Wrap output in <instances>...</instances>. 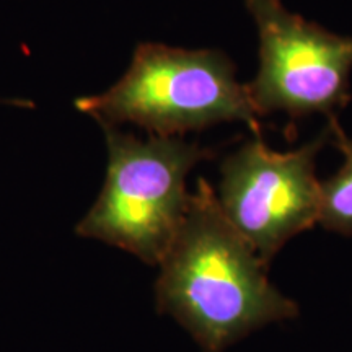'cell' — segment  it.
<instances>
[{
	"label": "cell",
	"instance_id": "cell-1",
	"mask_svg": "<svg viewBox=\"0 0 352 352\" xmlns=\"http://www.w3.org/2000/svg\"><path fill=\"white\" fill-rule=\"evenodd\" d=\"M160 266L158 308L175 316L202 352H223L250 333L298 314L267 280L261 258L228 222L202 178Z\"/></svg>",
	"mask_w": 352,
	"mask_h": 352
},
{
	"label": "cell",
	"instance_id": "cell-2",
	"mask_svg": "<svg viewBox=\"0 0 352 352\" xmlns=\"http://www.w3.org/2000/svg\"><path fill=\"white\" fill-rule=\"evenodd\" d=\"M76 108L101 126L132 122L170 138L228 121L256 129L258 113L248 85L220 51L182 50L140 43L127 72L104 94L76 100Z\"/></svg>",
	"mask_w": 352,
	"mask_h": 352
},
{
	"label": "cell",
	"instance_id": "cell-3",
	"mask_svg": "<svg viewBox=\"0 0 352 352\" xmlns=\"http://www.w3.org/2000/svg\"><path fill=\"white\" fill-rule=\"evenodd\" d=\"M108 171L98 201L77 233L160 264L186 215V176L209 151L179 135L140 140L104 126Z\"/></svg>",
	"mask_w": 352,
	"mask_h": 352
},
{
	"label": "cell",
	"instance_id": "cell-4",
	"mask_svg": "<svg viewBox=\"0 0 352 352\" xmlns=\"http://www.w3.org/2000/svg\"><path fill=\"white\" fill-rule=\"evenodd\" d=\"M259 38V70L248 85L258 116H307L347 104L352 36H341L287 10L280 0H245Z\"/></svg>",
	"mask_w": 352,
	"mask_h": 352
},
{
	"label": "cell",
	"instance_id": "cell-5",
	"mask_svg": "<svg viewBox=\"0 0 352 352\" xmlns=\"http://www.w3.org/2000/svg\"><path fill=\"white\" fill-rule=\"evenodd\" d=\"M323 135L297 151H271L261 139L245 142L220 168L219 204L233 228L266 264L292 236L318 223L315 158Z\"/></svg>",
	"mask_w": 352,
	"mask_h": 352
},
{
	"label": "cell",
	"instance_id": "cell-6",
	"mask_svg": "<svg viewBox=\"0 0 352 352\" xmlns=\"http://www.w3.org/2000/svg\"><path fill=\"white\" fill-rule=\"evenodd\" d=\"M334 144L340 148L344 164L320 188L318 223L328 230L352 235V139L342 132L336 120L329 122Z\"/></svg>",
	"mask_w": 352,
	"mask_h": 352
}]
</instances>
